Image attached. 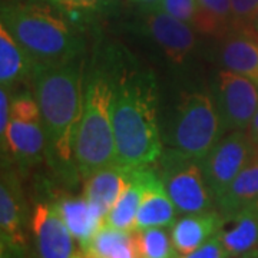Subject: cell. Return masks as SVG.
Instances as JSON below:
<instances>
[{"mask_svg":"<svg viewBox=\"0 0 258 258\" xmlns=\"http://www.w3.org/2000/svg\"><path fill=\"white\" fill-rule=\"evenodd\" d=\"M50 165L64 178L79 174L75 141L83 106L82 64L78 59L64 63H35L32 71Z\"/></svg>","mask_w":258,"mask_h":258,"instance_id":"obj_1","label":"cell"},{"mask_svg":"<svg viewBox=\"0 0 258 258\" xmlns=\"http://www.w3.org/2000/svg\"><path fill=\"white\" fill-rule=\"evenodd\" d=\"M112 123L116 164L137 168L155 164L164 148L158 126V92L151 72L122 68L112 74Z\"/></svg>","mask_w":258,"mask_h":258,"instance_id":"obj_2","label":"cell"},{"mask_svg":"<svg viewBox=\"0 0 258 258\" xmlns=\"http://www.w3.org/2000/svg\"><path fill=\"white\" fill-rule=\"evenodd\" d=\"M2 25L35 63H64L78 59L82 53V37L49 5L3 3Z\"/></svg>","mask_w":258,"mask_h":258,"instance_id":"obj_3","label":"cell"},{"mask_svg":"<svg viewBox=\"0 0 258 258\" xmlns=\"http://www.w3.org/2000/svg\"><path fill=\"white\" fill-rule=\"evenodd\" d=\"M112 102V74L95 69L85 83L82 113L75 141V159L83 178L116 164Z\"/></svg>","mask_w":258,"mask_h":258,"instance_id":"obj_4","label":"cell"},{"mask_svg":"<svg viewBox=\"0 0 258 258\" xmlns=\"http://www.w3.org/2000/svg\"><path fill=\"white\" fill-rule=\"evenodd\" d=\"M221 138V119L215 99L204 92L182 93L168 128L169 148L203 161Z\"/></svg>","mask_w":258,"mask_h":258,"instance_id":"obj_5","label":"cell"},{"mask_svg":"<svg viewBox=\"0 0 258 258\" xmlns=\"http://www.w3.org/2000/svg\"><path fill=\"white\" fill-rule=\"evenodd\" d=\"M157 162L158 175L178 212L186 215L212 211L215 200L205 181L201 161L168 148L162 151Z\"/></svg>","mask_w":258,"mask_h":258,"instance_id":"obj_6","label":"cell"},{"mask_svg":"<svg viewBox=\"0 0 258 258\" xmlns=\"http://www.w3.org/2000/svg\"><path fill=\"white\" fill-rule=\"evenodd\" d=\"M2 149L22 166L35 165L46 152L40 109L30 93H19L10 101V122Z\"/></svg>","mask_w":258,"mask_h":258,"instance_id":"obj_7","label":"cell"},{"mask_svg":"<svg viewBox=\"0 0 258 258\" xmlns=\"http://www.w3.org/2000/svg\"><path fill=\"white\" fill-rule=\"evenodd\" d=\"M255 148L248 131H232L224 135L201 161L205 181L215 201L240 174Z\"/></svg>","mask_w":258,"mask_h":258,"instance_id":"obj_8","label":"cell"},{"mask_svg":"<svg viewBox=\"0 0 258 258\" xmlns=\"http://www.w3.org/2000/svg\"><path fill=\"white\" fill-rule=\"evenodd\" d=\"M215 103L222 137L232 131L248 129L258 109V85L242 75L224 69L217 76Z\"/></svg>","mask_w":258,"mask_h":258,"instance_id":"obj_9","label":"cell"},{"mask_svg":"<svg viewBox=\"0 0 258 258\" xmlns=\"http://www.w3.org/2000/svg\"><path fill=\"white\" fill-rule=\"evenodd\" d=\"M141 26L176 66L185 63L197 45L192 26L159 10H144Z\"/></svg>","mask_w":258,"mask_h":258,"instance_id":"obj_10","label":"cell"},{"mask_svg":"<svg viewBox=\"0 0 258 258\" xmlns=\"http://www.w3.org/2000/svg\"><path fill=\"white\" fill-rule=\"evenodd\" d=\"M32 230L39 258H71L76 252L74 235L55 204L39 203L32 215Z\"/></svg>","mask_w":258,"mask_h":258,"instance_id":"obj_11","label":"cell"},{"mask_svg":"<svg viewBox=\"0 0 258 258\" xmlns=\"http://www.w3.org/2000/svg\"><path fill=\"white\" fill-rule=\"evenodd\" d=\"M176 211L175 204L166 192L165 185L158 175L157 169L151 168L139 203L135 231L154 227H171L176 221Z\"/></svg>","mask_w":258,"mask_h":258,"instance_id":"obj_12","label":"cell"},{"mask_svg":"<svg viewBox=\"0 0 258 258\" xmlns=\"http://www.w3.org/2000/svg\"><path fill=\"white\" fill-rule=\"evenodd\" d=\"M217 234L230 258H238L258 248V212L254 204L222 215L221 228Z\"/></svg>","mask_w":258,"mask_h":258,"instance_id":"obj_13","label":"cell"},{"mask_svg":"<svg viewBox=\"0 0 258 258\" xmlns=\"http://www.w3.org/2000/svg\"><path fill=\"white\" fill-rule=\"evenodd\" d=\"M55 204L56 210L69 228L75 240L85 247L96 231L105 224V214L86 197H60Z\"/></svg>","mask_w":258,"mask_h":258,"instance_id":"obj_14","label":"cell"},{"mask_svg":"<svg viewBox=\"0 0 258 258\" xmlns=\"http://www.w3.org/2000/svg\"><path fill=\"white\" fill-rule=\"evenodd\" d=\"M222 224V214L220 211H207L198 214H186L172 225L171 238L176 252L185 255L192 252L204 242L214 237Z\"/></svg>","mask_w":258,"mask_h":258,"instance_id":"obj_15","label":"cell"},{"mask_svg":"<svg viewBox=\"0 0 258 258\" xmlns=\"http://www.w3.org/2000/svg\"><path fill=\"white\" fill-rule=\"evenodd\" d=\"M23 208L16 181L3 174L0 185V230L2 249L8 248L18 254L25 245L23 238Z\"/></svg>","mask_w":258,"mask_h":258,"instance_id":"obj_16","label":"cell"},{"mask_svg":"<svg viewBox=\"0 0 258 258\" xmlns=\"http://www.w3.org/2000/svg\"><path fill=\"white\" fill-rule=\"evenodd\" d=\"M225 69L242 75L258 85V37L248 30H232L220 50Z\"/></svg>","mask_w":258,"mask_h":258,"instance_id":"obj_17","label":"cell"},{"mask_svg":"<svg viewBox=\"0 0 258 258\" xmlns=\"http://www.w3.org/2000/svg\"><path fill=\"white\" fill-rule=\"evenodd\" d=\"M129 184V168L113 164L85 178L83 197L98 205L106 215Z\"/></svg>","mask_w":258,"mask_h":258,"instance_id":"obj_18","label":"cell"},{"mask_svg":"<svg viewBox=\"0 0 258 258\" xmlns=\"http://www.w3.org/2000/svg\"><path fill=\"white\" fill-rule=\"evenodd\" d=\"M151 165L129 168V184L122 192L118 201L113 204L111 210L105 215V224L113 228L134 232L135 221L138 214L139 203L147 184L148 174Z\"/></svg>","mask_w":258,"mask_h":258,"instance_id":"obj_19","label":"cell"},{"mask_svg":"<svg viewBox=\"0 0 258 258\" xmlns=\"http://www.w3.org/2000/svg\"><path fill=\"white\" fill-rule=\"evenodd\" d=\"M258 200V147L252 152L249 161L215 201L222 215H228L255 203Z\"/></svg>","mask_w":258,"mask_h":258,"instance_id":"obj_20","label":"cell"},{"mask_svg":"<svg viewBox=\"0 0 258 258\" xmlns=\"http://www.w3.org/2000/svg\"><path fill=\"white\" fill-rule=\"evenodd\" d=\"M35 62L16 42L9 30L0 25V83L9 89L13 85L32 76Z\"/></svg>","mask_w":258,"mask_h":258,"instance_id":"obj_21","label":"cell"},{"mask_svg":"<svg viewBox=\"0 0 258 258\" xmlns=\"http://www.w3.org/2000/svg\"><path fill=\"white\" fill-rule=\"evenodd\" d=\"M82 249L89 258H141L134 232L108 224H103Z\"/></svg>","mask_w":258,"mask_h":258,"instance_id":"obj_22","label":"cell"},{"mask_svg":"<svg viewBox=\"0 0 258 258\" xmlns=\"http://www.w3.org/2000/svg\"><path fill=\"white\" fill-rule=\"evenodd\" d=\"M151 10L168 13L188 23L197 32H201L204 35L224 37V32L218 23L204 12L198 0H159L157 6Z\"/></svg>","mask_w":258,"mask_h":258,"instance_id":"obj_23","label":"cell"},{"mask_svg":"<svg viewBox=\"0 0 258 258\" xmlns=\"http://www.w3.org/2000/svg\"><path fill=\"white\" fill-rule=\"evenodd\" d=\"M134 238L141 257L175 258L178 255L171 234L161 227L134 231Z\"/></svg>","mask_w":258,"mask_h":258,"instance_id":"obj_24","label":"cell"},{"mask_svg":"<svg viewBox=\"0 0 258 258\" xmlns=\"http://www.w3.org/2000/svg\"><path fill=\"white\" fill-rule=\"evenodd\" d=\"M203 10L224 32V37L234 30V10L231 0H198Z\"/></svg>","mask_w":258,"mask_h":258,"instance_id":"obj_25","label":"cell"},{"mask_svg":"<svg viewBox=\"0 0 258 258\" xmlns=\"http://www.w3.org/2000/svg\"><path fill=\"white\" fill-rule=\"evenodd\" d=\"M66 13H96L109 9L112 0H46Z\"/></svg>","mask_w":258,"mask_h":258,"instance_id":"obj_26","label":"cell"},{"mask_svg":"<svg viewBox=\"0 0 258 258\" xmlns=\"http://www.w3.org/2000/svg\"><path fill=\"white\" fill-rule=\"evenodd\" d=\"M234 10V30H248L258 9V0H231Z\"/></svg>","mask_w":258,"mask_h":258,"instance_id":"obj_27","label":"cell"},{"mask_svg":"<svg viewBox=\"0 0 258 258\" xmlns=\"http://www.w3.org/2000/svg\"><path fill=\"white\" fill-rule=\"evenodd\" d=\"M175 258H230V255L225 247L222 245L218 234H215L195 251L185 255H176Z\"/></svg>","mask_w":258,"mask_h":258,"instance_id":"obj_28","label":"cell"},{"mask_svg":"<svg viewBox=\"0 0 258 258\" xmlns=\"http://www.w3.org/2000/svg\"><path fill=\"white\" fill-rule=\"evenodd\" d=\"M10 122V96L8 89H0V139L6 137V131Z\"/></svg>","mask_w":258,"mask_h":258,"instance_id":"obj_29","label":"cell"},{"mask_svg":"<svg viewBox=\"0 0 258 258\" xmlns=\"http://www.w3.org/2000/svg\"><path fill=\"white\" fill-rule=\"evenodd\" d=\"M248 134L251 139H252V142L258 147V109L255 112V116H254V119L251 122V125H249Z\"/></svg>","mask_w":258,"mask_h":258,"instance_id":"obj_30","label":"cell"},{"mask_svg":"<svg viewBox=\"0 0 258 258\" xmlns=\"http://www.w3.org/2000/svg\"><path fill=\"white\" fill-rule=\"evenodd\" d=\"M134 2H135L137 5H139L144 10L154 9L158 3H159V0H134Z\"/></svg>","mask_w":258,"mask_h":258,"instance_id":"obj_31","label":"cell"},{"mask_svg":"<svg viewBox=\"0 0 258 258\" xmlns=\"http://www.w3.org/2000/svg\"><path fill=\"white\" fill-rule=\"evenodd\" d=\"M248 32H251L252 35H255L258 37V9L255 12V15H254V19H252L251 25H249Z\"/></svg>","mask_w":258,"mask_h":258,"instance_id":"obj_32","label":"cell"},{"mask_svg":"<svg viewBox=\"0 0 258 258\" xmlns=\"http://www.w3.org/2000/svg\"><path fill=\"white\" fill-rule=\"evenodd\" d=\"M238 258H258V248L252 249V251H249L247 254H244V255H241Z\"/></svg>","mask_w":258,"mask_h":258,"instance_id":"obj_33","label":"cell"},{"mask_svg":"<svg viewBox=\"0 0 258 258\" xmlns=\"http://www.w3.org/2000/svg\"><path fill=\"white\" fill-rule=\"evenodd\" d=\"M71 258H89V257H88V255H86V252L81 248V249H76V252H75L74 255H72Z\"/></svg>","mask_w":258,"mask_h":258,"instance_id":"obj_34","label":"cell"},{"mask_svg":"<svg viewBox=\"0 0 258 258\" xmlns=\"http://www.w3.org/2000/svg\"><path fill=\"white\" fill-rule=\"evenodd\" d=\"M252 204H254V207H255V210H257V212H258V200L255 201V203H252Z\"/></svg>","mask_w":258,"mask_h":258,"instance_id":"obj_35","label":"cell"},{"mask_svg":"<svg viewBox=\"0 0 258 258\" xmlns=\"http://www.w3.org/2000/svg\"><path fill=\"white\" fill-rule=\"evenodd\" d=\"M141 258H144V257H141Z\"/></svg>","mask_w":258,"mask_h":258,"instance_id":"obj_36","label":"cell"}]
</instances>
